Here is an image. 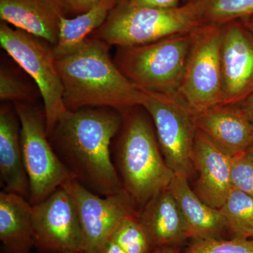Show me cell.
Instances as JSON below:
<instances>
[{
  "label": "cell",
  "mask_w": 253,
  "mask_h": 253,
  "mask_svg": "<svg viewBox=\"0 0 253 253\" xmlns=\"http://www.w3.org/2000/svg\"><path fill=\"white\" fill-rule=\"evenodd\" d=\"M122 121V116L108 110H67L48 136L73 177L99 196L123 191L111 155V142Z\"/></svg>",
  "instance_id": "1"
},
{
  "label": "cell",
  "mask_w": 253,
  "mask_h": 253,
  "mask_svg": "<svg viewBox=\"0 0 253 253\" xmlns=\"http://www.w3.org/2000/svg\"><path fill=\"white\" fill-rule=\"evenodd\" d=\"M109 47L99 38H88L56 59L67 110L108 107L123 113L141 106L142 90L121 72Z\"/></svg>",
  "instance_id": "2"
},
{
  "label": "cell",
  "mask_w": 253,
  "mask_h": 253,
  "mask_svg": "<svg viewBox=\"0 0 253 253\" xmlns=\"http://www.w3.org/2000/svg\"><path fill=\"white\" fill-rule=\"evenodd\" d=\"M132 109L122 113L116 164L123 191L132 204L144 207L168 189L175 173L161 156L149 119L144 113Z\"/></svg>",
  "instance_id": "3"
},
{
  "label": "cell",
  "mask_w": 253,
  "mask_h": 253,
  "mask_svg": "<svg viewBox=\"0 0 253 253\" xmlns=\"http://www.w3.org/2000/svg\"><path fill=\"white\" fill-rule=\"evenodd\" d=\"M202 25L194 1L173 9H160L121 0L94 37L110 46L129 47L191 33Z\"/></svg>",
  "instance_id": "4"
},
{
  "label": "cell",
  "mask_w": 253,
  "mask_h": 253,
  "mask_svg": "<svg viewBox=\"0 0 253 253\" xmlns=\"http://www.w3.org/2000/svg\"><path fill=\"white\" fill-rule=\"evenodd\" d=\"M192 38L193 31L143 45L118 47L114 61L124 76L139 89L176 91Z\"/></svg>",
  "instance_id": "5"
},
{
  "label": "cell",
  "mask_w": 253,
  "mask_h": 253,
  "mask_svg": "<svg viewBox=\"0 0 253 253\" xmlns=\"http://www.w3.org/2000/svg\"><path fill=\"white\" fill-rule=\"evenodd\" d=\"M46 41L22 30L0 24L1 47L29 75L38 85L44 102L48 136L67 111L63 101L62 82L56 67L53 47Z\"/></svg>",
  "instance_id": "6"
},
{
  "label": "cell",
  "mask_w": 253,
  "mask_h": 253,
  "mask_svg": "<svg viewBox=\"0 0 253 253\" xmlns=\"http://www.w3.org/2000/svg\"><path fill=\"white\" fill-rule=\"evenodd\" d=\"M141 90V106L154 123L165 161L174 173L189 177L194 169L193 150L198 129L195 111L176 91Z\"/></svg>",
  "instance_id": "7"
},
{
  "label": "cell",
  "mask_w": 253,
  "mask_h": 253,
  "mask_svg": "<svg viewBox=\"0 0 253 253\" xmlns=\"http://www.w3.org/2000/svg\"><path fill=\"white\" fill-rule=\"evenodd\" d=\"M14 109L21 126L23 161L30 183L29 202L33 206L74 177L50 143L44 113L24 103H14Z\"/></svg>",
  "instance_id": "8"
},
{
  "label": "cell",
  "mask_w": 253,
  "mask_h": 253,
  "mask_svg": "<svg viewBox=\"0 0 253 253\" xmlns=\"http://www.w3.org/2000/svg\"><path fill=\"white\" fill-rule=\"evenodd\" d=\"M221 26L202 25L193 31L185 69L176 92L194 111L223 104Z\"/></svg>",
  "instance_id": "9"
},
{
  "label": "cell",
  "mask_w": 253,
  "mask_h": 253,
  "mask_svg": "<svg viewBox=\"0 0 253 253\" xmlns=\"http://www.w3.org/2000/svg\"><path fill=\"white\" fill-rule=\"evenodd\" d=\"M61 186L71 196L78 212L83 231V253H99L121 221L135 214L132 203L124 191L111 196H99L75 178Z\"/></svg>",
  "instance_id": "10"
},
{
  "label": "cell",
  "mask_w": 253,
  "mask_h": 253,
  "mask_svg": "<svg viewBox=\"0 0 253 253\" xmlns=\"http://www.w3.org/2000/svg\"><path fill=\"white\" fill-rule=\"evenodd\" d=\"M35 247L41 253H83L81 224L72 199L62 186L32 206Z\"/></svg>",
  "instance_id": "11"
},
{
  "label": "cell",
  "mask_w": 253,
  "mask_h": 253,
  "mask_svg": "<svg viewBox=\"0 0 253 253\" xmlns=\"http://www.w3.org/2000/svg\"><path fill=\"white\" fill-rule=\"evenodd\" d=\"M223 104H241L253 93V35L241 21L221 26Z\"/></svg>",
  "instance_id": "12"
},
{
  "label": "cell",
  "mask_w": 253,
  "mask_h": 253,
  "mask_svg": "<svg viewBox=\"0 0 253 253\" xmlns=\"http://www.w3.org/2000/svg\"><path fill=\"white\" fill-rule=\"evenodd\" d=\"M193 167L199 173L195 193L203 201L220 209L229 196L231 156L199 129L195 136Z\"/></svg>",
  "instance_id": "13"
},
{
  "label": "cell",
  "mask_w": 253,
  "mask_h": 253,
  "mask_svg": "<svg viewBox=\"0 0 253 253\" xmlns=\"http://www.w3.org/2000/svg\"><path fill=\"white\" fill-rule=\"evenodd\" d=\"M198 129L231 156L253 145V124L240 104H221L195 111Z\"/></svg>",
  "instance_id": "14"
},
{
  "label": "cell",
  "mask_w": 253,
  "mask_h": 253,
  "mask_svg": "<svg viewBox=\"0 0 253 253\" xmlns=\"http://www.w3.org/2000/svg\"><path fill=\"white\" fill-rule=\"evenodd\" d=\"M63 0H0V17L18 29L54 46L61 18L67 11Z\"/></svg>",
  "instance_id": "15"
},
{
  "label": "cell",
  "mask_w": 253,
  "mask_h": 253,
  "mask_svg": "<svg viewBox=\"0 0 253 253\" xmlns=\"http://www.w3.org/2000/svg\"><path fill=\"white\" fill-rule=\"evenodd\" d=\"M0 179L3 191L29 201L30 183L23 161L19 118L14 107L9 105L0 109Z\"/></svg>",
  "instance_id": "16"
},
{
  "label": "cell",
  "mask_w": 253,
  "mask_h": 253,
  "mask_svg": "<svg viewBox=\"0 0 253 253\" xmlns=\"http://www.w3.org/2000/svg\"><path fill=\"white\" fill-rule=\"evenodd\" d=\"M136 217L155 249L178 246L189 239L184 214L168 189L146 203Z\"/></svg>",
  "instance_id": "17"
},
{
  "label": "cell",
  "mask_w": 253,
  "mask_h": 253,
  "mask_svg": "<svg viewBox=\"0 0 253 253\" xmlns=\"http://www.w3.org/2000/svg\"><path fill=\"white\" fill-rule=\"evenodd\" d=\"M188 178L185 174L175 173L168 189L184 214L189 239L200 241L220 238L226 229L220 211L205 204L190 187Z\"/></svg>",
  "instance_id": "18"
},
{
  "label": "cell",
  "mask_w": 253,
  "mask_h": 253,
  "mask_svg": "<svg viewBox=\"0 0 253 253\" xmlns=\"http://www.w3.org/2000/svg\"><path fill=\"white\" fill-rule=\"evenodd\" d=\"M1 253H32L35 247L32 205L19 195L0 193Z\"/></svg>",
  "instance_id": "19"
},
{
  "label": "cell",
  "mask_w": 253,
  "mask_h": 253,
  "mask_svg": "<svg viewBox=\"0 0 253 253\" xmlns=\"http://www.w3.org/2000/svg\"><path fill=\"white\" fill-rule=\"evenodd\" d=\"M121 0H101L86 12L76 17L63 16L59 26V39L53 46L55 59L71 52L102 26L115 6Z\"/></svg>",
  "instance_id": "20"
},
{
  "label": "cell",
  "mask_w": 253,
  "mask_h": 253,
  "mask_svg": "<svg viewBox=\"0 0 253 253\" xmlns=\"http://www.w3.org/2000/svg\"><path fill=\"white\" fill-rule=\"evenodd\" d=\"M233 237L253 239V197L232 186L219 209Z\"/></svg>",
  "instance_id": "21"
},
{
  "label": "cell",
  "mask_w": 253,
  "mask_h": 253,
  "mask_svg": "<svg viewBox=\"0 0 253 253\" xmlns=\"http://www.w3.org/2000/svg\"><path fill=\"white\" fill-rule=\"evenodd\" d=\"M203 25H221L253 16V0H194Z\"/></svg>",
  "instance_id": "22"
},
{
  "label": "cell",
  "mask_w": 253,
  "mask_h": 253,
  "mask_svg": "<svg viewBox=\"0 0 253 253\" xmlns=\"http://www.w3.org/2000/svg\"><path fill=\"white\" fill-rule=\"evenodd\" d=\"M111 238L127 253H151L155 250L135 214L125 217Z\"/></svg>",
  "instance_id": "23"
},
{
  "label": "cell",
  "mask_w": 253,
  "mask_h": 253,
  "mask_svg": "<svg viewBox=\"0 0 253 253\" xmlns=\"http://www.w3.org/2000/svg\"><path fill=\"white\" fill-rule=\"evenodd\" d=\"M184 253H253V239L211 238L194 241Z\"/></svg>",
  "instance_id": "24"
},
{
  "label": "cell",
  "mask_w": 253,
  "mask_h": 253,
  "mask_svg": "<svg viewBox=\"0 0 253 253\" xmlns=\"http://www.w3.org/2000/svg\"><path fill=\"white\" fill-rule=\"evenodd\" d=\"M0 98L1 101L30 104L33 99L32 89L22 80L8 70L0 71Z\"/></svg>",
  "instance_id": "25"
},
{
  "label": "cell",
  "mask_w": 253,
  "mask_h": 253,
  "mask_svg": "<svg viewBox=\"0 0 253 253\" xmlns=\"http://www.w3.org/2000/svg\"><path fill=\"white\" fill-rule=\"evenodd\" d=\"M231 184L253 197V161L246 154L231 156Z\"/></svg>",
  "instance_id": "26"
},
{
  "label": "cell",
  "mask_w": 253,
  "mask_h": 253,
  "mask_svg": "<svg viewBox=\"0 0 253 253\" xmlns=\"http://www.w3.org/2000/svg\"><path fill=\"white\" fill-rule=\"evenodd\" d=\"M131 4L141 7L169 9L178 7L180 0H129Z\"/></svg>",
  "instance_id": "27"
},
{
  "label": "cell",
  "mask_w": 253,
  "mask_h": 253,
  "mask_svg": "<svg viewBox=\"0 0 253 253\" xmlns=\"http://www.w3.org/2000/svg\"><path fill=\"white\" fill-rule=\"evenodd\" d=\"M101 0H63L68 11L76 14H83L89 11Z\"/></svg>",
  "instance_id": "28"
},
{
  "label": "cell",
  "mask_w": 253,
  "mask_h": 253,
  "mask_svg": "<svg viewBox=\"0 0 253 253\" xmlns=\"http://www.w3.org/2000/svg\"><path fill=\"white\" fill-rule=\"evenodd\" d=\"M99 253H127L119 244L110 238L100 249Z\"/></svg>",
  "instance_id": "29"
},
{
  "label": "cell",
  "mask_w": 253,
  "mask_h": 253,
  "mask_svg": "<svg viewBox=\"0 0 253 253\" xmlns=\"http://www.w3.org/2000/svg\"><path fill=\"white\" fill-rule=\"evenodd\" d=\"M240 105L242 106L243 109L246 111V114L248 115L249 119L251 120L253 124V93L250 95L249 97Z\"/></svg>",
  "instance_id": "30"
},
{
  "label": "cell",
  "mask_w": 253,
  "mask_h": 253,
  "mask_svg": "<svg viewBox=\"0 0 253 253\" xmlns=\"http://www.w3.org/2000/svg\"><path fill=\"white\" fill-rule=\"evenodd\" d=\"M151 253H180L177 246H163L155 249Z\"/></svg>",
  "instance_id": "31"
},
{
  "label": "cell",
  "mask_w": 253,
  "mask_h": 253,
  "mask_svg": "<svg viewBox=\"0 0 253 253\" xmlns=\"http://www.w3.org/2000/svg\"><path fill=\"white\" fill-rule=\"evenodd\" d=\"M240 21H242L245 26H246L253 35V16H251V17L245 18V19L240 20Z\"/></svg>",
  "instance_id": "32"
},
{
  "label": "cell",
  "mask_w": 253,
  "mask_h": 253,
  "mask_svg": "<svg viewBox=\"0 0 253 253\" xmlns=\"http://www.w3.org/2000/svg\"><path fill=\"white\" fill-rule=\"evenodd\" d=\"M246 153L249 155L250 157H251V159L253 161V145Z\"/></svg>",
  "instance_id": "33"
},
{
  "label": "cell",
  "mask_w": 253,
  "mask_h": 253,
  "mask_svg": "<svg viewBox=\"0 0 253 253\" xmlns=\"http://www.w3.org/2000/svg\"><path fill=\"white\" fill-rule=\"evenodd\" d=\"M194 1V0H188V1Z\"/></svg>",
  "instance_id": "34"
}]
</instances>
